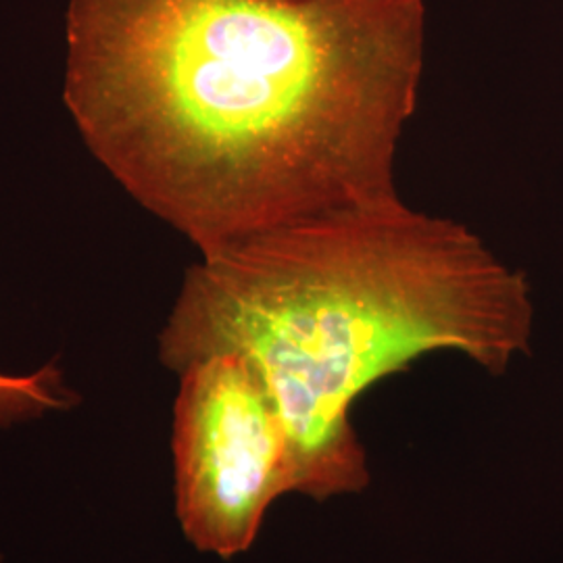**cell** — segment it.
<instances>
[{
  "mask_svg": "<svg viewBox=\"0 0 563 563\" xmlns=\"http://www.w3.org/2000/svg\"><path fill=\"white\" fill-rule=\"evenodd\" d=\"M532 332L522 272L395 192L201 257L159 355L174 372L220 353L251 363L288 428L297 493L323 504L372 483L351 418L367 388L441 351L504 376Z\"/></svg>",
  "mask_w": 563,
  "mask_h": 563,
  "instance_id": "obj_2",
  "label": "cell"
},
{
  "mask_svg": "<svg viewBox=\"0 0 563 563\" xmlns=\"http://www.w3.org/2000/svg\"><path fill=\"white\" fill-rule=\"evenodd\" d=\"M76 395L63 386L55 365H44L34 374L13 376L0 372V428L38 418L48 411L67 409Z\"/></svg>",
  "mask_w": 563,
  "mask_h": 563,
  "instance_id": "obj_4",
  "label": "cell"
},
{
  "mask_svg": "<svg viewBox=\"0 0 563 563\" xmlns=\"http://www.w3.org/2000/svg\"><path fill=\"white\" fill-rule=\"evenodd\" d=\"M423 0H67L63 99L201 257L395 195Z\"/></svg>",
  "mask_w": 563,
  "mask_h": 563,
  "instance_id": "obj_1",
  "label": "cell"
},
{
  "mask_svg": "<svg viewBox=\"0 0 563 563\" xmlns=\"http://www.w3.org/2000/svg\"><path fill=\"white\" fill-rule=\"evenodd\" d=\"M178 374L176 514L199 551L230 560L257 541L269 507L297 493L292 441L278 402L241 355H211Z\"/></svg>",
  "mask_w": 563,
  "mask_h": 563,
  "instance_id": "obj_3",
  "label": "cell"
}]
</instances>
